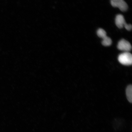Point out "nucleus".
I'll return each instance as SVG.
<instances>
[{
    "instance_id": "obj_6",
    "label": "nucleus",
    "mask_w": 132,
    "mask_h": 132,
    "mask_svg": "<svg viewBox=\"0 0 132 132\" xmlns=\"http://www.w3.org/2000/svg\"><path fill=\"white\" fill-rule=\"evenodd\" d=\"M112 43L111 39L110 37H107V36L103 39L102 44L103 46H110L111 45Z\"/></svg>"
},
{
    "instance_id": "obj_7",
    "label": "nucleus",
    "mask_w": 132,
    "mask_h": 132,
    "mask_svg": "<svg viewBox=\"0 0 132 132\" xmlns=\"http://www.w3.org/2000/svg\"><path fill=\"white\" fill-rule=\"evenodd\" d=\"M97 34L99 37L103 39L107 36L106 32L102 29H100L98 30L97 31Z\"/></svg>"
},
{
    "instance_id": "obj_5",
    "label": "nucleus",
    "mask_w": 132,
    "mask_h": 132,
    "mask_svg": "<svg viewBox=\"0 0 132 132\" xmlns=\"http://www.w3.org/2000/svg\"><path fill=\"white\" fill-rule=\"evenodd\" d=\"M126 95L128 101L130 103L132 102V86L128 85L126 89Z\"/></svg>"
},
{
    "instance_id": "obj_2",
    "label": "nucleus",
    "mask_w": 132,
    "mask_h": 132,
    "mask_svg": "<svg viewBox=\"0 0 132 132\" xmlns=\"http://www.w3.org/2000/svg\"><path fill=\"white\" fill-rule=\"evenodd\" d=\"M111 4L114 7H118L122 11L127 10L128 5L124 0H111Z\"/></svg>"
},
{
    "instance_id": "obj_4",
    "label": "nucleus",
    "mask_w": 132,
    "mask_h": 132,
    "mask_svg": "<svg viewBox=\"0 0 132 132\" xmlns=\"http://www.w3.org/2000/svg\"><path fill=\"white\" fill-rule=\"evenodd\" d=\"M115 23L117 27L121 29L124 27L127 23L123 16L122 15L119 14L117 15L116 18Z\"/></svg>"
},
{
    "instance_id": "obj_8",
    "label": "nucleus",
    "mask_w": 132,
    "mask_h": 132,
    "mask_svg": "<svg viewBox=\"0 0 132 132\" xmlns=\"http://www.w3.org/2000/svg\"><path fill=\"white\" fill-rule=\"evenodd\" d=\"M124 27L128 31L131 30L132 29V26L131 24L126 23L125 24Z\"/></svg>"
},
{
    "instance_id": "obj_3",
    "label": "nucleus",
    "mask_w": 132,
    "mask_h": 132,
    "mask_svg": "<svg viewBox=\"0 0 132 132\" xmlns=\"http://www.w3.org/2000/svg\"><path fill=\"white\" fill-rule=\"evenodd\" d=\"M117 47L119 50L125 51V52H129L131 49V44L123 39H121L119 42Z\"/></svg>"
},
{
    "instance_id": "obj_1",
    "label": "nucleus",
    "mask_w": 132,
    "mask_h": 132,
    "mask_svg": "<svg viewBox=\"0 0 132 132\" xmlns=\"http://www.w3.org/2000/svg\"><path fill=\"white\" fill-rule=\"evenodd\" d=\"M118 59L119 62L123 65H130L132 64V54L129 52H125L120 54Z\"/></svg>"
}]
</instances>
